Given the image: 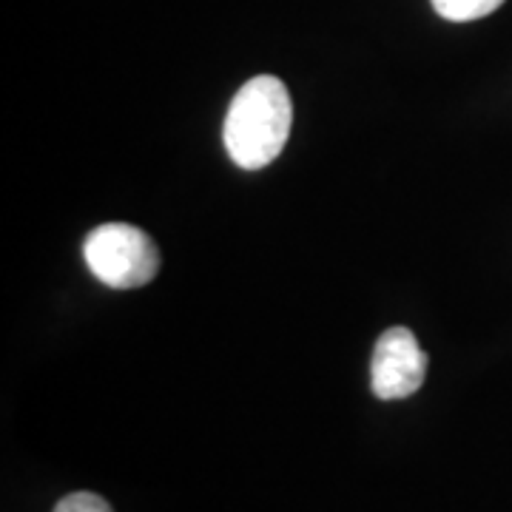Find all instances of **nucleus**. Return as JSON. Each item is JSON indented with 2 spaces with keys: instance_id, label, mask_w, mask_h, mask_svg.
I'll use <instances>...</instances> for the list:
<instances>
[{
  "instance_id": "f257e3e1",
  "label": "nucleus",
  "mask_w": 512,
  "mask_h": 512,
  "mask_svg": "<svg viewBox=\"0 0 512 512\" xmlns=\"http://www.w3.org/2000/svg\"><path fill=\"white\" fill-rule=\"evenodd\" d=\"M291 123L293 106L285 83L274 74H256L228 106L222 143L239 168L256 171L282 154L291 137Z\"/></svg>"
},
{
  "instance_id": "f03ea898",
  "label": "nucleus",
  "mask_w": 512,
  "mask_h": 512,
  "mask_svg": "<svg viewBox=\"0 0 512 512\" xmlns=\"http://www.w3.org/2000/svg\"><path fill=\"white\" fill-rule=\"evenodd\" d=\"M83 259L103 285L131 291L148 285L160 271V248L146 231L126 222H106L83 242Z\"/></svg>"
},
{
  "instance_id": "7ed1b4c3",
  "label": "nucleus",
  "mask_w": 512,
  "mask_h": 512,
  "mask_svg": "<svg viewBox=\"0 0 512 512\" xmlns=\"http://www.w3.org/2000/svg\"><path fill=\"white\" fill-rule=\"evenodd\" d=\"M427 376V353L421 350L416 333L407 328L384 330L373 348L370 387L376 399L396 402L410 399Z\"/></svg>"
},
{
  "instance_id": "20e7f679",
  "label": "nucleus",
  "mask_w": 512,
  "mask_h": 512,
  "mask_svg": "<svg viewBox=\"0 0 512 512\" xmlns=\"http://www.w3.org/2000/svg\"><path fill=\"white\" fill-rule=\"evenodd\" d=\"M436 15L453 23H470V20L487 18L504 0H430Z\"/></svg>"
},
{
  "instance_id": "39448f33",
  "label": "nucleus",
  "mask_w": 512,
  "mask_h": 512,
  "mask_svg": "<svg viewBox=\"0 0 512 512\" xmlns=\"http://www.w3.org/2000/svg\"><path fill=\"white\" fill-rule=\"evenodd\" d=\"M55 512H114L106 498L94 493H72L66 495L60 504L55 507Z\"/></svg>"
}]
</instances>
